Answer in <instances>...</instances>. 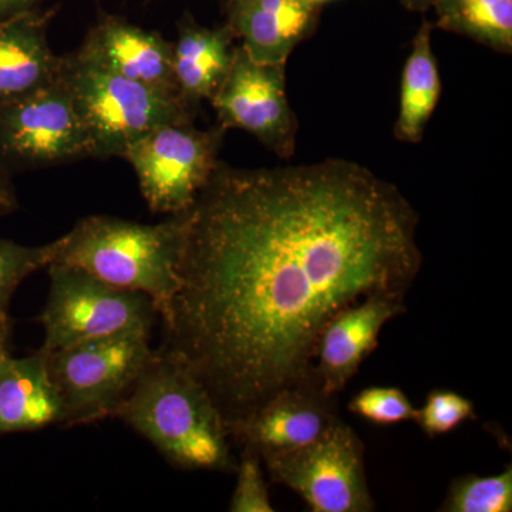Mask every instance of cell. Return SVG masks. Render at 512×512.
Segmentation results:
<instances>
[{
	"mask_svg": "<svg viewBox=\"0 0 512 512\" xmlns=\"http://www.w3.org/2000/svg\"><path fill=\"white\" fill-rule=\"evenodd\" d=\"M161 348L204 384L229 433L286 386L312 382L323 329L370 298L406 299L419 215L353 161L218 163L187 211Z\"/></svg>",
	"mask_w": 512,
	"mask_h": 512,
	"instance_id": "obj_1",
	"label": "cell"
},
{
	"mask_svg": "<svg viewBox=\"0 0 512 512\" xmlns=\"http://www.w3.org/2000/svg\"><path fill=\"white\" fill-rule=\"evenodd\" d=\"M114 417L150 441L171 464L187 471L231 473V433L198 377L164 348L154 349Z\"/></svg>",
	"mask_w": 512,
	"mask_h": 512,
	"instance_id": "obj_2",
	"label": "cell"
},
{
	"mask_svg": "<svg viewBox=\"0 0 512 512\" xmlns=\"http://www.w3.org/2000/svg\"><path fill=\"white\" fill-rule=\"evenodd\" d=\"M187 224V211L160 224L92 215L60 238L53 264L76 266L107 284L144 293L163 318L177 292Z\"/></svg>",
	"mask_w": 512,
	"mask_h": 512,
	"instance_id": "obj_3",
	"label": "cell"
},
{
	"mask_svg": "<svg viewBox=\"0 0 512 512\" xmlns=\"http://www.w3.org/2000/svg\"><path fill=\"white\" fill-rule=\"evenodd\" d=\"M62 60L60 77L92 138L94 158L123 157L148 131L194 120L195 110L177 94L107 72L76 52Z\"/></svg>",
	"mask_w": 512,
	"mask_h": 512,
	"instance_id": "obj_4",
	"label": "cell"
},
{
	"mask_svg": "<svg viewBox=\"0 0 512 512\" xmlns=\"http://www.w3.org/2000/svg\"><path fill=\"white\" fill-rule=\"evenodd\" d=\"M150 338V330H128L43 352L62 402V426L114 416L153 356Z\"/></svg>",
	"mask_w": 512,
	"mask_h": 512,
	"instance_id": "obj_5",
	"label": "cell"
},
{
	"mask_svg": "<svg viewBox=\"0 0 512 512\" xmlns=\"http://www.w3.org/2000/svg\"><path fill=\"white\" fill-rule=\"evenodd\" d=\"M47 272L49 295L39 319L45 330L42 352L153 329L158 312L144 293L107 284L76 266L52 264Z\"/></svg>",
	"mask_w": 512,
	"mask_h": 512,
	"instance_id": "obj_6",
	"label": "cell"
},
{
	"mask_svg": "<svg viewBox=\"0 0 512 512\" xmlns=\"http://www.w3.org/2000/svg\"><path fill=\"white\" fill-rule=\"evenodd\" d=\"M272 483L299 495L313 512H372L365 444L345 421L315 443L289 453L262 456Z\"/></svg>",
	"mask_w": 512,
	"mask_h": 512,
	"instance_id": "obj_7",
	"label": "cell"
},
{
	"mask_svg": "<svg viewBox=\"0 0 512 512\" xmlns=\"http://www.w3.org/2000/svg\"><path fill=\"white\" fill-rule=\"evenodd\" d=\"M225 131L165 124L128 144L121 158L133 165L151 211L178 215L190 210L220 163Z\"/></svg>",
	"mask_w": 512,
	"mask_h": 512,
	"instance_id": "obj_8",
	"label": "cell"
},
{
	"mask_svg": "<svg viewBox=\"0 0 512 512\" xmlns=\"http://www.w3.org/2000/svg\"><path fill=\"white\" fill-rule=\"evenodd\" d=\"M94 157L92 138L62 77L0 100V165L33 170Z\"/></svg>",
	"mask_w": 512,
	"mask_h": 512,
	"instance_id": "obj_9",
	"label": "cell"
},
{
	"mask_svg": "<svg viewBox=\"0 0 512 512\" xmlns=\"http://www.w3.org/2000/svg\"><path fill=\"white\" fill-rule=\"evenodd\" d=\"M285 64L255 62L242 46L211 99L218 126L247 131L279 157L295 153L298 121L286 97Z\"/></svg>",
	"mask_w": 512,
	"mask_h": 512,
	"instance_id": "obj_10",
	"label": "cell"
},
{
	"mask_svg": "<svg viewBox=\"0 0 512 512\" xmlns=\"http://www.w3.org/2000/svg\"><path fill=\"white\" fill-rule=\"evenodd\" d=\"M340 420L336 397L313 382L286 386L272 394L232 434L239 446L266 454L289 453L309 446Z\"/></svg>",
	"mask_w": 512,
	"mask_h": 512,
	"instance_id": "obj_11",
	"label": "cell"
},
{
	"mask_svg": "<svg viewBox=\"0 0 512 512\" xmlns=\"http://www.w3.org/2000/svg\"><path fill=\"white\" fill-rule=\"evenodd\" d=\"M403 313L404 299L383 295L370 296L339 312L320 335L312 382L328 396H338L375 352L386 323Z\"/></svg>",
	"mask_w": 512,
	"mask_h": 512,
	"instance_id": "obj_12",
	"label": "cell"
},
{
	"mask_svg": "<svg viewBox=\"0 0 512 512\" xmlns=\"http://www.w3.org/2000/svg\"><path fill=\"white\" fill-rule=\"evenodd\" d=\"M76 53L107 72L180 96L174 77L173 43L120 16L100 15Z\"/></svg>",
	"mask_w": 512,
	"mask_h": 512,
	"instance_id": "obj_13",
	"label": "cell"
},
{
	"mask_svg": "<svg viewBox=\"0 0 512 512\" xmlns=\"http://www.w3.org/2000/svg\"><path fill=\"white\" fill-rule=\"evenodd\" d=\"M319 10L308 0H227L225 25L252 60L282 64L311 36Z\"/></svg>",
	"mask_w": 512,
	"mask_h": 512,
	"instance_id": "obj_14",
	"label": "cell"
},
{
	"mask_svg": "<svg viewBox=\"0 0 512 512\" xmlns=\"http://www.w3.org/2000/svg\"><path fill=\"white\" fill-rule=\"evenodd\" d=\"M56 12L35 8L0 19V100L25 96L59 79L62 56L53 53L47 40Z\"/></svg>",
	"mask_w": 512,
	"mask_h": 512,
	"instance_id": "obj_15",
	"label": "cell"
},
{
	"mask_svg": "<svg viewBox=\"0 0 512 512\" xmlns=\"http://www.w3.org/2000/svg\"><path fill=\"white\" fill-rule=\"evenodd\" d=\"M62 424L63 406L45 353L6 356L0 363V436Z\"/></svg>",
	"mask_w": 512,
	"mask_h": 512,
	"instance_id": "obj_16",
	"label": "cell"
},
{
	"mask_svg": "<svg viewBox=\"0 0 512 512\" xmlns=\"http://www.w3.org/2000/svg\"><path fill=\"white\" fill-rule=\"evenodd\" d=\"M234 33L227 25L205 28L184 13L178 22L177 42L173 43L175 83L181 99L197 109L220 89L234 57Z\"/></svg>",
	"mask_w": 512,
	"mask_h": 512,
	"instance_id": "obj_17",
	"label": "cell"
},
{
	"mask_svg": "<svg viewBox=\"0 0 512 512\" xmlns=\"http://www.w3.org/2000/svg\"><path fill=\"white\" fill-rule=\"evenodd\" d=\"M433 25L421 23L407 57L400 86L399 117L394 134L400 141L419 143L440 100L441 80L431 47Z\"/></svg>",
	"mask_w": 512,
	"mask_h": 512,
	"instance_id": "obj_18",
	"label": "cell"
},
{
	"mask_svg": "<svg viewBox=\"0 0 512 512\" xmlns=\"http://www.w3.org/2000/svg\"><path fill=\"white\" fill-rule=\"evenodd\" d=\"M437 28L512 52V0H436Z\"/></svg>",
	"mask_w": 512,
	"mask_h": 512,
	"instance_id": "obj_19",
	"label": "cell"
},
{
	"mask_svg": "<svg viewBox=\"0 0 512 512\" xmlns=\"http://www.w3.org/2000/svg\"><path fill=\"white\" fill-rule=\"evenodd\" d=\"M443 512L512 511V466L495 476L466 474L454 478L441 504Z\"/></svg>",
	"mask_w": 512,
	"mask_h": 512,
	"instance_id": "obj_20",
	"label": "cell"
},
{
	"mask_svg": "<svg viewBox=\"0 0 512 512\" xmlns=\"http://www.w3.org/2000/svg\"><path fill=\"white\" fill-rule=\"evenodd\" d=\"M60 238L40 247H26L0 238V316L8 318L13 293L30 275L55 261Z\"/></svg>",
	"mask_w": 512,
	"mask_h": 512,
	"instance_id": "obj_21",
	"label": "cell"
},
{
	"mask_svg": "<svg viewBox=\"0 0 512 512\" xmlns=\"http://www.w3.org/2000/svg\"><path fill=\"white\" fill-rule=\"evenodd\" d=\"M349 412L379 427L396 426L416 417L417 407L399 387L372 386L360 390L348 404Z\"/></svg>",
	"mask_w": 512,
	"mask_h": 512,
	"instance_id": "obj_22",
	"label": "cell"
},
{
	"mask_svg": "<svg viewBox=\"0 0 512 512\" xmlns=\"http://www.w3.org/2000/svg\"><path fill=\"white\" fill-rule=\"evenodd\" d=\"M473 419H476V406L468 397L454 390L436 389L427 394L413 421L426 436L434 439Z\"/></svg>",
	"mask_w": 512,
	"mask_h": 512,
	"instance_id": "obj_23",
	"label": "cell"
},
{
	"mask_svg": "<svg viewBox=\"0 0 512 512\" xmlns=\"http://www.w3.org/2000/svg\"><path fill=\"white\" fill-rule=\"evenodd\" d=\"M241 457L237 460V485L232 494L229 511L272 512L271 497L266 484L262 458L254 448L242 446Z\"/></svg>",
	"mask_w": 512,
	"mask_h": 512,
	"instance_id": "obj_24",
	"label": "cell"
},
{
	"mask_svg": "<svg viewBox=\"0 0 512 512\" xmlns=\"http://www.w3.org/2000/svg\"><path fill=\"white\" fill-rule=\"evenodd\" d=\"M16 208H18V198L10 181L9 171L0 165V217L10 214Z\"/></svg>",
	"mask_w": 512,
	"mask_h": 512,
	"instance_id": "obj_25",
	"label": "cell"
},
{
	"mask_svg": "<svg viewBox=\"0 0 512 512\" xmlns=\"http://www.w3.org/2000/svg\"><path fill=\"white\" fill-rule=\"evenodd\" d=\"M43 2L45 0H0V19L25 10L40 8V3Z\"/></svg>",
	"mask_w": 512,
	"mask_h": 512,
	"instance_id": "obj_26",
	"label": "cell"
},
{
	"mask_svg": "<svg viewBox=\"0 0 512 512\" xmlns=\"http://www.w3.org/2000/svg\"><path fill=\"white\" fill-rule=\"evenodd\" d=\"M9 338V319L0 320V363L9 355L8 352Z\"/></svg>",
	"mask_w": 512,
	"mask_h": 512,
	"instance_id": "obj_27",
	"label": "cell"
},
{
	"mask_svg": "<svg viewBox=\"0 0 512 512\" xmlns=\"http://www.w3.org/2000/svg\"><path fill=\"white\" fill-rule=\"evenodd\" d=\"M434 2L436 0H402L403 5L414 12H426L433 8Z\"/></svg>",
	"mask_w": 512,
	"mask_h": 512,
	"instance_id": "obj_28",
	"label": "cell"
},
{
	"mask_svg": "<svg viewBox=\"0 0 512 512\" xmlns=\"http://www.w3.org/2000/svg\"><path fill=\"white\" fill-rule=\"evenodd\" d=\"M308 2H311L316 6H322L323 3L330 2V0H308Z\"/></svg>",
	"mask_w": 512,
	"mask_h": 512,
	"instance_id": "obj_29",
	"label": "cell"
},
{
	"mask_svg": "<svg viewBox=\"0 0 512 512\" xmlns=\"http://www.w3.org/2000/svg\"><path fill=\"white\" fill-rule=\"evenodd\" d=\"M6 319H8V318H2V316H0V320H6Z\"/></svg>",
	"mask_w": 512,
	"mask_h": 512,
	"instance_id": "obj_30",
	"label": "cell"
}]
</instances>
